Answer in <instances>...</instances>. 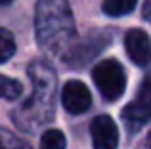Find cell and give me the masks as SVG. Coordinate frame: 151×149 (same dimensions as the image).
Listing matches in <instances>:
<instances>
[{"label":"cell","instance_id":"cell-1","mask_svg":"<svg viewBox=\"0 0 151 149\" xmlns=\"http://www.w3.org/2000/svg\"><path fill=\"white\" fill-rule=\"evenodd\" d=\"M33 80V97L14 113V120L23 132H35L54 117L55 103V73L46 61H35L29 67Z\"/></svg>","mask_w":151,"mask_h":149},{"label":"cell","instance_id":"cell-2","mask_svg":"<svg viewBox=\"0 0 151 149\" xmlns=\"http://www.w3.org/2000/svg\"><path fill=\"white\" fill-rule=\"evenodd\" d=\"M37 42L46 54L59 56L75 37V21L67 0H38L35 14Z\"/></svg>","mask_w":151,"mask_h":149},{"label":"cell","instance_id":"cell-3","mask_svg":"<svg viewBox=\"0 0 151 149\" xmlns=\"http://www.w3.org/2000/svg\"><path fill=\"white\" fill-rule=\"evenodd\" d=\"M94 82L107 101H115L122 96L126 86V74L121 63L115 59H103L94 67Z\"/></svg>","mask_w":151,"mask_h":149},{"label":"cell","instance_id":"cell-4","mask_svg":"<svg viewBox=\"0 0 151 149\" xmlns=\"http://www.w3.org/2000/svg\"><path fill=\"white\" fill-rule=\"evenodd\" d=\"M61 101L63 107L73 115H81V113L88 111L92 105V96L90 90L86 88L84 82L81 80H69L61 90Z\"/></svg>","mask_w":151,"mask_h":149},{"label":"cell","instance_id":"cell-5","mask_svg":"<svg viewBox=\"0 0 151 149\" xmlns=\"http://www.w3.org/2000/svg\"><path fill=\"white\" fill-rule=\"evenodd\" d=\"M149 88H147V80L144 82L140 92V100L132 101L124 107L122 111V119H124V124L130 132H138L142 126H145L149 120Z\"/></svg>","mask_w":151,"mask_h":149},{"label":"cell","instance_id":"cell-6","mask_svg":"<svg viewBox=\"0 0 151 149\" xmlns=\"http://www.w3.org/2000/svg\"><path fill=\"white\" fill-rule=\"evenodd\" d=\"M94 149H117L119 143V128L115 120L107 115H100L90 124Z\"/></svg>","mask_w":151,"mask_h":149},{"label":"cell","instance_id":"cell-7","mask_svg":"<svg viewBox=\"0 0 151 149\" xmlns=\"http://www.w3.org/2000/svg\"><path fill=\"white\" fill-rule=\"evenodd\" d=\"M124 46L128 57L136 65H145L149 59V37L142 29H130L124 37Z\"/></svg>","mask_w":151,"mask_h":149},{"label":"cell","instance_id":"cell-8","mask_svg":"<svg viewBox=\"0 0 151 149\" xmlns=\"http://www.w3.org/2000/svg\"><path fill=\"white\" fill-rule=\"evenodd\" d=\"M138 0H105L101 6L103 14L111 15V17H121V15H126L136 8Z\"/></svg>","mask_w":151,"mask_h":149},{"label":"cell","instance_id":"cell-9","mask_svg":"<svg viewBox=\"0 0 151 149\" xmlns=\"http://www.w3.org/2000/svg\"><path fill=\"white\" fill-rule=\"evenodd\" d=\"M21 84L10 77L0 74V100H15L21 94Z\"/></svg>","mask_w":151,"mask_h":149},{"label":"cell","instance_id":"cell-10","mask_svg":"<svg viewBox=\"0 0 151 149\" xmlns=\"http://www.w3.org/2000/svg\"><path fill=\"white\" fill-rule=\"evenodd\" d=\"M15 54V40L10 31L0 29V63H6Z\"/></svg>","mask_w":151,"mask_h":149},{"label":"cell","instance_id":"cell-11","mask_svg":"<svg viewBox=\"0 0 151 149\" xmlns=\"http://www.w3.org/2000/svg\"><path fill=\"white\" fill-rule=\"evenodd\" d=\"M40 149H65V136L59 130L44 132L40 140Z\"/></svg>","mask_w":151,"mask_h":149},{"label":"cell","instance_id":"cell-12","mask_svg":"<svg viewBox=\"0 0 151 149\" xmlns=\"http://www.w3.org/2000/svg\"><path fill=\"white\" fill-rule=\"evenodd\" d=\"M2 138H0V142H2L4 149H31V145H27V143H23L21 140L14 138V136H10L8 132H2Z\"/></svg>","mask_w":151,"mask_h":149},{"label":"cell","instance_id":"cell-13","mask_svg":"<svg viewBox=\"0 0 151 149\" xmlns=\"http://www.w3.org/2000/svg\"><path fill=\"white\" fill-rule=\"evenodd\" d=\"M10 2H14V0H0V4H2V6H6V4H10Z\"/></svg>","mask_w":151,"mask_h":149},{"label":"cell","instance_id":"cell-14","mask_svg":"<svg viewBox=\"0 0 151 149\" xmlns=\"http://www.w3.org/2000/svg\"><path fill=\"white\" fill-rule=\"evenodd\" d=\"M0 149H4V145H2V142H0Z\"/></svg>","mask_w":151,"mask_h":149}]
</instances>
